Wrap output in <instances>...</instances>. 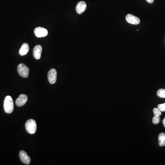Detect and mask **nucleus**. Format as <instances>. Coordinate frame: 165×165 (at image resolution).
I'll list each match as a JSON object with an SVG mask.
<instances>
[{
	"mask_svg": "<svg viewBox=\"0 0 165 165\" xmlns=\"http://www.w3.org/2000/svg\"><path fill=\"white\" fill-rule=\"evenodd\" d=\"M4 109L7 113H11L14 109V103L13 99L10 96H6L4 102Z\"/></svg>",
	"mask_w": 165,
	"mask_h": 165,
	"instance_id": "obj_1",
	"label": "nucleus"
},
{
	"mask_svg": "<svg viewBox=\"0 0 165 165\" xmlns=\"http://www.w3.org/2000/svg\"><path fill=\"white\" fill-rule=\"evenodd\" d=\"M25 128L29 134H35L37 130V124L35 121L33 119L28 120L26 123Z\"/></svg>",
	"mask_w": 165,
	"mask_h": 165,
	"instance_id": "obj_2",
	"label": "nucleus"
},
{
	"mask_svg": "<svg viewBox=\"0 0 165 165\" xmlns=\"http://www.w3.org/2000/svg\"><path fill=\"white\" fill-rule=\"evenodd\" d=\"M18 71L20 76L26 78L28 76L30 70L25 64L21 63L18 66Z\"/></svg>",
	"mask_w": 165,
	"mask_h": 165,
	"instance_id": "obj_3",
	"label": "nucleus"
},
{
	"mask_svg": "<svg viewBox=\"0 0 165 165\" xmlns=\"http://www.w3.org/2000/svg\"><path fill=\"white\" fill-rule=\"evenodd\" d=\"M34 33L36 37L41 38V37H45L47 35L48 32L46 28L39 27L35 28Z\"/></svg>",
	"mask_w": 165,
	"mask_h": 165,
	"instance_id": "obj_4",
	"label": "nucleus"
},
{
	"mask_svg": "<svg viewBox=\"0 0 165 165\" xmlns=\"http://www.w3.org/2000/svg\"><path fill=\"white\" fill-rule=\"evenodd\" d=\"M126 20L127 22L130 24H134V25H137L140 24V20L138 17H136L134 15L128 14L126 16Z\"/></svg>",
	"mask_w": 165,
	"mask_h": 165,
	"instance_id": "obj_5",
	"label": "nucleus"
},
{
	"mask_svg": "<svg viewBox=\"0 0 165 165\" xmlns=\"http://www.w3.org/2000/svg\"><path fill=\"white\" fill-rule=\"evenodd\" d=\"M48 78L50 83L54 84L56 83L57 79V72L55 69H51L48 74Z\"/></svg>",
	"mask_w": 165,
	"mask_h": 165,
	"instance_id": "obj_6",
	"label": "nucleus"
},
{
	"mask_svg": "<svg viewBox=\"0 0 165 165\" xmlns=\"http://www.w3.org/2000/svg\"><path fill=\"white\" fill-rule=\"evenodd\" d=\"M27 101V96L26 95H24V94H21L16 100V105L18 107L23 106L25 104Z\"/></svg>",
	"mask_w": 165,
	"mask_h": 165,
	"instance_id": "obj_7",
	"label": "nucleus"
},
{
	"mask_svg": "<svg viewBox=\"0 0 165 165\" xmlns=\"http://www.w3.org/2000/svg\"><path fill=\"white\" fill-rule=\"evenodd\" d=\"M19 157L20 160L24 164L28 165L30 163V158L28 156L27 154L24 150H21L19 153Z\"/></svg>",
	"mask_w": 165,
	"mask_h": 165,
	"instance_id": "obj_8",
	"label": "nucleus"
},
{
	"mask_svg": "<svg viewBox=\"0 0 165 165\" xmlns=\"http://www.w3.org/2000/svg\"><path fill=\"white\" fill-rule=\"evenodd\" d=\"M42 47L40 45H37L35 46L33 50V55L35 59L39 60L41 57Z\"/></svg>",
	"mask_w": 165,
	"mask_h": 165,
	"instance_id": "obj_9",
	"label": "nucleus"
},
{
	"mask_svg": "<svg viewBox=\"0 0 165 165\" xmlns=\"http://www.w3.org/2000/svg\"><path fill=\"white\" fill-rule=\"evenodd\" d=\"M87 5L84 1H81L79 2L76 6V12L78 14H82L85 11L86 9Z\"/></svg>",
	"mask_w": 165,
	"mask_h": 165,
	"instance_id": "obj_10",
	"label": "nucleus"
},
{
	"mask_svg": "<svg viewBox=\"0 0 165 165\" xmlns=\"http://www.w3.org/2000/svg\"><path fill=\"white\" fill-rule=\"evenodd\" d=\"M30 50V47L28 44L24 43L21 46L19 51V53L21 56H23L26 55Z\"/></svg>",
	"mask_w": 165,
	"mask_h": 165,
	"instance_id": "obj_11",
	"label": "nucleus"
},
{
	"mask_svg": "<svg viewBox=\"0 0 165 165\" xmlns=\"http://www.w3.org/2000/svg\"><path fill=\"white\" fill-rule=\"evenodd\" d=\"M158 141L160 146H164L165 145V133L161 132L159 134L158 136Z\"/></svg>",
	"mask_w": 165,
	"mask_h": 165,
	"instance_id": "obj_12",
	"label": "nucleus"
},
{
	"mask_svg": "<svg viewBox=\"0 0 165 165\" xmlns=\"http://www.w3.org/2000/svg\"><path fill=\"white\" fill-rule=\"evenodd\" d=\"M157 95L160 98H165V89H161L158 90L157 92Z\"/></svg>",
	"mask_w": 165,
	"mask_h": 165,
	"instance_id": "obj_13",
	"label": "nucleus"
},
{
	"mask_svg": "<svg viewBox=\"0 0 165 165\" xmlns=\"http://www.w3.org/2000/svg\"><path fill=\"white\" fill-rule=\"evenodd\" d=\"M153 113L154 116L158 117H160L161 114V112L158 108H154L153 109Z\"/></svg>",
	"mask_w": 165,
	"mask_h": 165,
	"instance_id": "obj_14",
	"label": "nucleus"
},
{
	"mask_svg": "<svg viewBox=\"0 0 165 165\" xmlns=\"http://www.w3.org/2000/svg\"><path fill=\"white\" fill-rule=\"evenodd\" d=\"M161 121V118L160 117L158 116H155L153 118L152 122L154 124H157L159 123Z\"/></svg>",
	"mask_w": 165,
	"mask_h": 165,
	"instance_id": "obj_15",
	"label": "nucleus"
},
{
	"mask_svg": "<svg viewBox=\"0 0 165 165\" xmlns=\"http://www.w3.org/2000/svg\"><path fill=\"white\" fill-rule=\"evenodd\" d=\"M157 108L161 110V112H165V103L158 105Z\"/></svg>",
	"mask_w": 165,
	"mask_h": 165,
	"instance_id": "obj_16",
	"label": "nucleus"
},
{
	"mask_svg": "<svg viewBox=\"0 0 165 165\" xmlns=\"http://www.w3.org/2000/svg\"><path fill=\"white\" fill-rule=\"evenodd\" d=\"M146 1H147L148 3L152 4V3H153L154 0H146Z\"/></svg>",
	"mask_w": 165,
	"mask_h": 165,
	"instance_id": "obj_17",
	"label": "nucleus"
},
{
	"mask_svg": "<svg viewBox=\"0 0 165 165\" xmlns=\"http://www.w3.org/2000/svg\"><path fill=\"white\" fill-rule=\"evenodd\" d=\"M162 123H163V125H164V127H165V117L164 118V119H163V121H162Z\"/></svg>",
	"mask_w": 165,
	"mask_h": 165,
	"instance_id": "obj_18",
	"label": "nucleus"
}]
</instances>
